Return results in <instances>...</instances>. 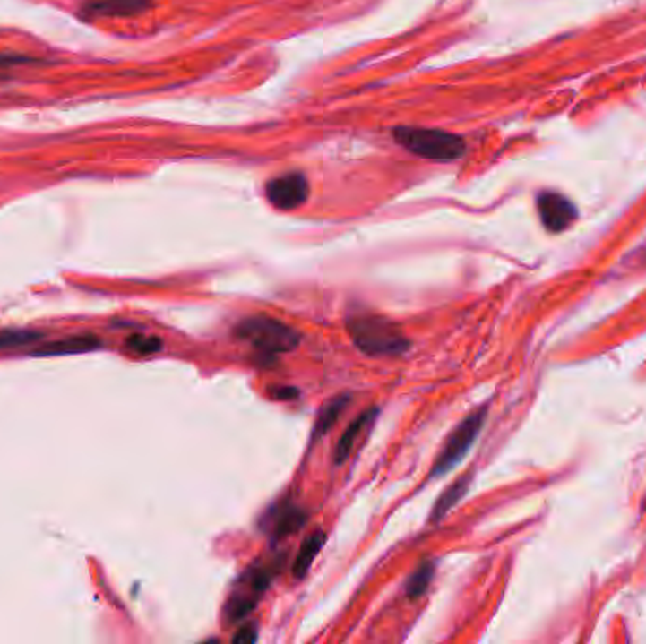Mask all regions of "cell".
<instances>
[{"label": "cell", "mask_w": 646, "mask_h": 644, "mask_svg": "<svg viewBox=\"0 0 646 644\" xmlns=\"http://www.w3.org/2000/svg\"><path fill=\"white\" fill-rule=\"evenodd\" d=\"M233 640L235 642H255L257 640V630L255 625L250 623V625H244V628H240L235 635H233Z\"/></svg>", "instance_id": "17"}, {"label": "cell", "mask_w": 646, "mask_h": 644, "mask_svg": "<svg viewBox=\"0 0 646 644\" xmlns=\"http://www.w3.org/2000/svg\"><path fill=\"white\" fill-rule=\"evenodd\" d=\"M395 142L410 153L429 161H456L463 158L467 144L460 134L426 127H399Z\"/></svg>", "instance_id": "2"}, {"label": "cell", "mask_w": 646, "mask_h": 644, "mask_svg": "<svg viewBox=\"0 0 646 644\" xmlns=\"http://www.w3.org/2000/svg\"><path fill=\"white\" fill-rule=\"evenodd\" d=\"M310 195L308 180L301 172H289L282 176L269 180L265 185V197L267 201L282 212L297 210L303 206Z\"/></svg>", "instance_id": "5"}, {"label": "cell", "mask_w": 646, "mask_h": 644, "mask_svg": "<svg viewBox=\"0 0 646 644\" xmlns=\"http://www.w3.org/2000/svg\"><path fill=\"white\" fill-rule=\"evenodd\" d=\"M235 333L240 340L252 344L255 350L267 356L291 352L301 340V335L293 327L269 316H252L242 320L237 325Z\"/></svg>", "instance_id": "3"}, {"label": "cell", "mask_w": 646, "mask_h": 644, "mask_svg": "<svg viewBox=\"0 0 646 644\" xmlns=\"http://www.w3.org/2000/svg\"><path fill=\"white\" fill-rule=\"evenodd\" d=\"M376 416H378V408H369V410L361 412L356 420L346 427V431L342 433V437L339 439V442L335 446L333 463L342 465L348 458H350L356 442L361 439V434L366 431V427L375 422Z\"/></svg>", "instance_id": "8"}, {"label": "cell", "mask_w": 646, "mask_h": 644, "mask_svg": "<svg viewBox=\"0 0 646 644\" xmlns=\"http://www.w3.org/2000/svg\"><path fill=\"white\" fill-rule=\"evenodd\" d=\"M151 6V0H85L83 13L104 17L141 15Z\"/></svg>", "instance_id": "7"}, {"label": "cell", "mask_w": 646, "mask_h": 644, "mask_svg": "<svg viewBox=\"0 0 646 644\" xmlns=\"http://www.w3.org/2000/svg\"><path fill=\"white\" fill-rule=\"evenodd\" d=\"M271 514H272V518L269 519V529H271L272 537H278V538L297 531L305 521V514L299 509L291 507V504H288V507L274 509Z\"/></svg>", "instance_id": "11"}, {"label": "cell", "mask_w": 646, "mask_h": 644, "mask_svg": "<svg viewBox=\"0 0 646 644\" xmlns=\"http://www.w3.org/2000/svg\"><path fill=\"white\" fill-rule=\"evenodd\" d=\"M44 335L39 333V331H23V329H8V331H0V350H6V348H15V346H23L34 340H40Z\"/></svg>", "instance_id": "15"}, {"label": "cell", "mask_w": 646, "mask_h": 644, "mask_svg": "<svg viewBox=\"0 0 646 644\" xmlns=\"http://www.w3.org/2000/svg\"><path fill=\"white\" fill-rule=\"evenodd\" d=\"M323 545H325V533L323 531H314L312 535H308V538H305V543L301 545L299 554H297V558L293 562V574L297 579H303L305 574L308 572L314 560L318 558V554H320Z\"/></svg>", "instance_id": "10"}, {"label": "cell", "mask_w": 646, "mask_h": 644, "mask_svg": "<svg viewBox=\"0 0 646 644\" xmlns=\"http://www.w3.org/2000/svg\"><path fill=\"white\" fill-rule=\"evenodd\" d=\"M433 572H435V567L433 563H424L420 569H416L412 572V577L407 580V596L410 599H416L420 597L424 591L427 589L431 579H433Z\"/></svg>", "instance_id": "14"}, {"label": "cell", "mask_w": 646, "mask_h": 644, "mask_svg": "<svg viewBox=\"0 0 646 644\" xmlns=\"http://www.w3.org/2000/svg\"><path fill=\"white\" fill-rule=\"evenodd\" d=\"M470 484V477L465 475L463 478L453 482L448 490L439 497V501L435 502V509H433V514H431V521L435 524V521H439L443 516H446L450 512V509L456 504L467 492V487Z\"/></svg>", "instance_id": "12"}, {"label": "cell", "mask_w": 646, "mask_h": 644, "mask_svg": "<svg viewBox=\"0 0 646 644\" xmlns=\"http://www.w3.org/2000/svg\"><path fill=\"white\" fill-rule=\"evenodd\" d=\"M348 401H350V397L348 395H340L337 399H333V401L327 403L322 412L318 414V420H316V425H314V439L316 437H322V434H325L331 427H333V424L337 422V417L344 412V408L348 407Z\"/></svg>", "instance_id": "13"}, {"label": "cell", "mask_w": 646, "mask_h": 644, "mask_svg": "<svg viewBox=\"0 0 646 644\" xmlns=\"http://www.w3.org/2000/svg\"><path fill=\"white\" fill-rule=\"evenodd\" d=\"M346 327L354 344L371 357L403 356L410 348V340L403 335V331L388 318L375 314L352 316L346 322Z\"/></svg>", "instance_id": "1"}, {"label": "cell", "mask_w": 646, "mask_h": 644, "mask_svg": "<svg viewBox=\"0 0 646 644\" xmlns=\"http://www.w3.org/2000/svg\"><path fill=\"white\" fill-rule=\"evenodd\" d=\"M129 350H133L134 354L141 356H150L161 350V340L155 337H146V335H134L127 340Z\"/></svg>", "instance_id": "16"}, {"label": "cell", "mask_w": 646, "mask_h": 644, "mask_svg": "<svg viewBox=\"0 0 646 644\" xmlns=\"http://www.w3.org/2000/svg\"><path fill=\"white\" fill-rule=\"evenodd\" d=\"M484 420H486V408H480L470 416H467L465 420L452 431V434L446 439V442L441 450L439 458L435 459V465L429 473L431 478L444 477L467 456V451L470 450V446H473V442L478 437V433L484 425Z\"/></svg>", "instance_id": "4"}, {"label": "cell", "mask_w": 646, "mask_h": 644, "mask_svg": "<svg viewBox=\"0 0 646 644\" xmlns=\"http://www.w3.org/2000/svg\"><path fill=\"white\" fill-rule=\"evenodd\" d=\"M540 221L550 233H562L576 219L574 204L560 193H540L537 199Z\"/></svg>", "instance_id": "6"}, {"label": "cell", "mask_w": 646, "mask_h": 644, "mask_svg": "<svg viewBox=\"0 0 646 644\" xmlns=\"http://www.w3.org/2000/svg\"><path fill=\"white\" fill-rule=\"evenodd\" d=\"M102 346V340L95 335H82V337H71L57 342H49L39 350H34V356H63V354H83V352H93L97 348Z\"/></svg>", "instance_id": "9"}]
</instances>
